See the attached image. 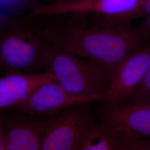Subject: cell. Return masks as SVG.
Listing matches in <instances>:
<instances>
[{
	"label": "cell",
	"instance_id": "ac0fdd59",
	"mask_svg": "<svg viewBox=\"0 0 150 150\" xmlns=\"http://www.w3.org/2000/svg\"><path fill=\"white\" fill-rule=\"evenodd\" d=\"M76 0H56L54 3H64V2H69L74 1Z\"/></svg>",
	"mask_w": 150,
	"mask_h": 150
},
{
	"label": "cell",
	"instance_id": "ffe728a7",
	"mask_svg": "<svg viewBox=\"0 0 150 150\" xmlns=\"http://www.w3.org/2000/svg\"></svg>",
	"mask_w": 150,
	"mask_h": 150
},
{
	"label": "cell",
	"instance_id": "3957f363",
	"mask_svg": "<svg viewBox=\"0 0 150 150\" xmlns=\"http://www.w3.org/2000/svg\"><path fill=\"white\" fill-rule=\"evenodd\" d=\"M48 45L38 27L18 23L0 30V76L45 72Z\"/></svg>",
	"mask_w": 150,
	"mask_h": 150
},
{
	"label": "cell",
	"instance_id": "52a82bcc",
	"mask_svg": "<svg viewBox=\"0 0 150 150\" xmlns=\"http://www.w3.org/2000/svg\"><path fill=\"white\" fill-rule=\"evenodd\" d=\"M56 115L10 111L0 150H41Z\"/></svg>",
	"mask_w": 150,
	"mask_h": 150
},
{
	"label": "cell",
	"instance_id": "9a60e30c",
	"mask_svg": "<svg viewBox=\"0 0 150 150\" xmlns=\"http://www.w3.org/2000/svg\"><path fill=\"white\" fill-rule=\"evenodd\" d=\"M9 115L10 111L8 110L0 109V147L3 141L6 123Z\"/></svg>",
	"mask_w": 150,
	"mask_h": 150
},
{
	"label": "cell",
	"instance_id": "7c38bea8",
	"mask_svg": "<svg viewBox=\"0 0 150 150\" xmlns=\"http://www.w3.org/2000/svg\"><path fill=\"white\" fill-rule=\"evenodd\" d=\"M118 150H150V139L121 132V143Z\"/></svg>",
	"mask_w": 150,
	"mask_h": 150
},
{
	"label": "cell",
	"instance_id": "d6986e66",
	"mask_svg": "<svg viewBox=\"0 0 150 150\" xmlns=\"http://www.w3.org/2000/svg\"><path fill=\"white\" fill-rule=\"evenodd\" d=\"M76 1H77V0H76Z\"/></svg>",
	"mask_w": 150,
	"mask_h": 150
},
{
	"label": "cell",
	"instance_id": "277c9868",
	"mask_svg": "<svg viewBox=\"0 0 150 150\" xmlns=\"http://www.w3.org/2000/svg\"><path fill=\"white\" fill-rule=\"evenodd\" d=\"M146 0H77L69 2L39 5L35 16H54L64 13L95 15L93 26L113 27L130 23L131 15Z\"/></svg>",
	"mask_w": 150,
	"mask_h": 150
},
{
	"label": "cell",
	"instance_id": "e0dca14e",
	"mask_svg": "<svg viewBox=\"0 0 150 150\" xmlns=\"http://www.w3.org/2000/svg\"><path fill=\"white\" fill-rule=\"evenodd\" d=\"M20 0H0V4L10 5L17 2Z\"/></svg>",
	"mask_w": 150,
	"mask_h": 150
},
{
	"label": "cell",
	"instance_id": "5bb4252c",
	"mask_svg": "<svg viewBox=\"0 0 150 150\" xmlns=\"http://www.w3.org/2000/svg\"><path fill=\"white\" fill-rule=\"evenodd\" d=\"M150 15V0H146L142 5L134 11L129 18L130 22L139 18H145Z\"/></svg>",
	"mask_w": 150,
	"mask_h": 150
},
{
	"label": "cell",
	"instance_id": "7a4b0ae2",
	"mask_svg": "<svg viewBox=\"0 0 150 150\" xmlns=\"http://www.w3.org/2000/svg\"><path fill=\"white\" fill-rule=\"evenodd\" d=\"M45 72L54 75L66 91L80 96L104 94L112 81L111 76L100 66L49 43Z\"/></svg>",
	"mask_w": 150,
	"mask_h": 150
},
{
	"label": "cell",
	"instance_id": "9c48e42d",
	"mask_svg": "<svg viewBox=\"0 0 150 150\" xmlns=\"http://www.w3.org/2000/svg\"><path fill=\"white\" fill-rule=\"evenodd\" d=\"M150 67V40L125 59L118 68L102 101L117 104L126 101L143 80Z\"/></svg>",
	"mask_w": 150,
	"mask_h": 150
},
{
	"label": "cell",
	"instance_id": "6da1fadb",
	"mask_svg": "<svg viewBox=\"0 0 150 150\" xmlns=\"http://www.w3.org/2000/svg\"><path fill=\"white\" fill-rule=\"evenodd\" d=\"M38 28L48 43L100 66L112 80L123 61L150 40V33L130 23L87 27L71 22Z\"/></svg>",
	"mask_w": 150,
	"mask_h": 150
},
{
	"label": "cell",
	"instance_id": "30bf717a",
	"mask_svg": "<svg viewBox=\"0 0 150 150\" xmlns=\"http://www.w3.org/2000/svg\"><path fill=\"white\" fill-rule=\"evenodd\" d=\"M56 81L49 72L10 74L0 76V109L8 110L26 99L38 87Z\"/></svg>",
	"mask_w": 150,
	"mask_h": 150
},
{
	"label": "cell",
	"instance_id": "ba28073f",
	"mask_svg": "<svg viewBox=\"0 0 150 150\" xmlns=\"http://www.w3.org/2000/svg\"><path fill=\"white\" fill-rule=\"evenodd\" d=\"M104 94L92 96H76L52 81L43 83L23 101L8 109L12 112L55 115L66 107L102 101Z\"/></svg>",
	"mask_w": 150,
	"mask_h": 150
},
{
	"label": "cell",
	"instance_id": "4fadbf2b",
	"mask_svg": "<svg viewBox=\"0 0 150 150\" xmlns=\"http://www.w3.org/2000/svg\"><path fill=\"white\" fill-rule=\"evenodd\" d=\"M147 98H150V67L143 80L125 102H134Z\"/></svg>",
	"mask_w": 150,
	"mask_h": 150
},
{
	"label": "cell",
	"instance_id": "8992f818",
	"mask_svg": "<svg viewBox=\"0 0 150 150\" xmlns=\"http://www.w3.org/2000/svg\"><path fill=\"white\" fill-rule=\"evenodd\" d=\"M98 123L115 131L150 139V98L111 104L103 102L98 110Z\"/></svg>",
	"mask_w": 150,
	"mask_h": 150
},
{
	"label": "cell",
	"instance_id": "8fae6325",
	"mask_svg": "<svg viewBox=\"0 0 150 150\" xmlns=\"http://www.w3.org/2000/svg\"><path fill=\"white\" fill-rule=\"evenodd\" d=\"M120 143V132L95 122L84 134L81 150H118Z\"/></svg>",
	"mask_w": 150,
	"mask_h": 150
},
{
	"label": "cell",
	"instance_id": "2e32d148",
	"mask_svg": "<svg viewBox=\"0 0 150 150\" xmlns=\"http://www.w3.org/2000/svg\"><path fill=\"white\" fill-rule=\"evenodd\" d=\"M136 26L140 30L150 34V15L144 18L143 20Z\"/></svg>",
	"mask_w": 150,
	"mask_h": 150
},
{
	"label": "cell",
	"instance_id": "5b68a950",
	"mask_svg": "<svg viewBox=\"0 0 150 150\" xmlns=\"http://www.w3.org/2000/svg\"><path fill=\"white\" fill-rule=\"evenodd\" d=\"M89 104L66 107L57 113L41 150H81L84 134L96 122Z\"/></svg>",
	"mask_w": 150,
	"mask_h": 150
}]
</instances>
